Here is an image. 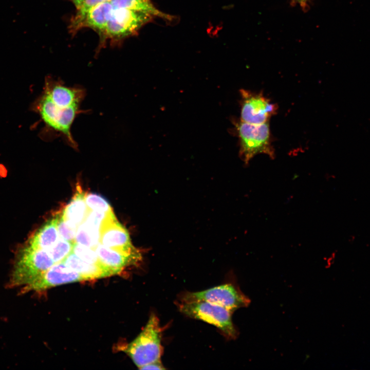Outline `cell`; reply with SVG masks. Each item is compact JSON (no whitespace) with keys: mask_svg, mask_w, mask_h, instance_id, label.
Wrapping results in <instances>:
<instances>
[{"mask_svg":"<svg viewBox=\"0 0 370 370\" xmlns=\"http://www.w3.org/2000/svg\"><path fill=\"white\" fill-rule=\"evenodd\" d=\"M31 107L39 114L45 124L43 133L46 137L53 138L60 136L67 144L77 147V144L72 137L71 128L76 117L82 113L80 106H66L54 102L42 92Z\"/></svg>","mask_w":370,"mask_h":370,"instance_id":"1","label":"cell"},{"mask_svg":"<svg viewBox=\"0 0 370 370\" xmlns=\"http://www.w3.org/2000/svg\"><path fill=\"white\" fill-rule=\"evenodd\" d=\"M152 18L150 14L142 11L113 7L104 30L99 37L98 51L108 41L111 45H119L124 39L137 33Z\"/></svg>","mask_w":370,"mask_h":370,"instance_id":"2","label":"cell"},{"mask_svg":"<svg viewBox=\"0 0 370 370\" xmlns=\"http://www.w3.org/2000/svg\"><path fill=\"white\" fill-rule=\"evenodd\" d=\"M55 263L47 250L35 248L28 245L20 250L11 276V287L32 284Z\"/></svg>","mask_w":370,"mask_h":370,"instance_id":"3","label":"cell"},{"mask_svg":"<svg viewBox=\"0 0 370 370\" xmlns=\"http://www.w3.org/2000/svg\"><path fill=\"white\" fill-rule=\"evenodd\" d=\"M161 338L159 320L152 313L143 330L127 345L125 351L139 369L160 360L163 352Z\"/></svg>","mask_w":370,"mask_h":370,"instance_id":"4","label":"cell"},{"mask_svg":"<svg viewBox=\"0 0 370 370\" xmlns=\"http://www.w3.org/2000/svg\"><path fill=\"white\" fill-rule=\"evenodd\" d=\"M239 143V156L246 164L255 155L264 154L274 159L269 122L250 124L239 121L235 123Z\"/></svg>","mask_w":370,"mask_h":370,"instance_id":"5","label":"cell"},{"mask_svg":"<svg viewBox=\"0 0 370 370\" xmlns=\"http://www.w3.org/2000/svg\"><path fill=\"white\" fill-rule=\"evenodd\" d=\"M181 312L187 316L201 320L217 327L228 338L235 339L238 335L232 320L231 310L210 302L198 301L181 302L178 304Z\"/></svg>","mask_w":370,"mask_h":370,"instance_id":"6","label":"cell"},{"mask_svg":"<svg viewBox=\"0 0 370 370\" xmlns=\"http://www.w3.org/2000/svg\"><path fill=\"white\" fill-rule=\"evenodd\" d=\"M181 302L202 301L214 303L233 312L247 307L250 300L234 285L228 283L198 292H186L181 296Z\"/></svg>","mask_w":370,"mask_h":370,"instance_id":"7","label":"cell"},{"mask_svg":"<svg viewBox=\"0 0 370 370\" xmlns=\"http://www.w3.org/2000/svg\"><path fill=\"white\" fill-rule=\"evenodd\" d=\"M240 121L260 124L268 122L275 115L278 106L261 93L241 89Z\"/></svg>","mask_w":370,"mask_h":370,"instance_id":"8","label":"cell"},{"mask_svg":"<svg viewBox=\"0 0 370 370\" xmlns=\"http://www.w3.org/2000/svg\"><path fill=\"white\" fill-rule=\"evenodd\" d=\"M100 243L128 254L140 253L132 245L127 230L117 220L113 211L107 214L101 225Z\"/></svg>","mask_w":370,"mask_h":370,"instance_id":"9","label":"cell"},{"mask_svg":"<svg viewBox=\"0 0 370 370\" xmlns=\"http://www.w3.org/2000/svg\"><path fill=\"white\" fill-rule=\"evenodd\" d=\"M84 280L79 273L62 262L55 263L32 284L22 289V291H40L55 286Z\"/></svg>","mask_w":370,"mask_h":370,"instance_id":"10","label":"cell"},{"mask_svg":"<svg viewBox=\"0 0 370 370\" xmlns=\"http://www.w3.org/2000/svg\"><path fill=\"white\" fill-rule=\"evenodd\" d=\"M53 102L67 106H80L85 96L81 87H68L61 81L51 77L45 79L43 91Z\"/></svg>","mask_w":370,"mask_h":370,"instance_id":"11","label":"cell"},{"mask_svg":"<svg viewBox=\"0 0 370 370\" xmlns=\"http://www.w3.org/2000/svg\"><path fill=\"white\" fill-rule=\"evenodd\" d=\"M95 250L102 265L110 270L114 275L119 274L125 267L136 263L141 259L140 253L128 254L105 247L100 243Z\"/></svg>","mask_w":370,"mask_h":370,"instance_id":"12","label":"cell"},{"mask_svg":"<svg viewBox=\"0 0 370 370\" xmlns=\"http://www.w3.org/2000/svg\"><path fill=\"white\" fill-rule=\"evenodd\" d=\"M86 194L81 186L79 183L77 184L75 194L62 211L64 220L76 230L84 220L89 210L85 202Z\"/></svg>","mask_w":370,"mask_h":370,"instance_id":"13","label":"cell"},{"mask_svg":"<svg viewBox=\"0 0 370 370\" xmlns=\"http://www.w3.org/2000/svg\"><path fill=\"white\" fill-rule=\"evenodd\" d=\"M113 9V6L110 1L93 7L85 15L80 24V30L84 28H90L96 32L100 37L104 30Z\"/></svg>","mask_w":370,"mask_h":370,"instance_id":"14","label":"cell"},{"mask_svg":"<svg viewBox=\"0 0 370 370\" xmlns=\"http://www.w3.org/2000/svg\"><path fill=\"white\" fill-rule=\"evenodd\" d=\"M67 266L79 273L85 280L100 279L114 275L108 269L86 262L70 253L63 261Z\"/></svg>","mask_w":370,"mask_h":370,"instance_id":"15","label":"cell"},{"mask_svg":"<svg viewBox=\"0 0 370 370\" xmlns=\"http://www.w3.org/2000/svg\"><path fill=\"white\" fill-rule=\"evenodd\" d=\"M59 238L57 217L55 215L35 232L27 244L35 248L47 250L57 242Z\"/></svg>","mask_w":370,"mask_h":370,"instance_id":"16","label":"cell"},{"mask_svg":"<svg viewBox=\"0 0 370 370\" xmlns=\"http://www.w3.org/2000/svg\"><path fill=\"white\" fill-rule=\"evenodd\" d=\"M114 8H123L142 11L153 17H158L167 21H172L173 17L164 13L154 6L151 0H110Z\"/></svg>","mask_w":370,"mask_h":370,"instance_id":"17","label":"cell"},{"mask_svg":"<svg viewBox=\"0 0 370 370\" xmlns=\"http://www.w3.org/2000/svg\"><path fill=\"white\" fill-rule=\"evenodd\" d=\"M75 242L95 249L100 243V230L83 221L77 228Z\"/></svg>","mask_w":370,"mask_h":370,"instance_id":"18","label":"cell"},{"mask_svg":"<svg viewBox=\"0 0 370 370\" xmlns=\"http://www.w3.org/2000/svg\"><path fill=\"white\" fill-rule=\"evenodd\" d=\"M110 0H85L81 7L76 10V12L71 17L69 25L70 33L73 35L80 30V24L87 12L93 7L100 3Z\"/></svg>","mask_w":370,"mask_h":370,"instance_id":"19","label":"cell"},{"mask_svg":"<svg viewBox=\"0 0 370 370\" xmlns=\"http://www.w3.org/2000/svg\"><path fill=\"white\" fill-rule=\"evenodd\" d=\"M74 243L59 237L57 242L47 251L54 263L62 262L72 252Z\"/></svg>","mask_w":370,"mask_h":370,"instance_id":"20","label":"cell"},{"mask_svg":"<svg viewBox=\"0 0 370 370\" xmlns=\"http://www.w3.org/2000/svg\"><path fill=\"white\" fill-rule=\"evenodd\" d=\"M72 252L86 262L106 268L102 265L96 251L94 249L81 245L75 242L73 245Z\"/></svg>","mask_w":370,"mask_h":370,"instance_id":"21","label":"cell"},{"mask_svg":"<svg viewBox=\"0 0 370 370\" xmlns=\"http://www.w3.org/2000/svg\"><path fill=\"white\" fill-rule=\"evenodd\" d=\"M85 202L89 210L108 213L113 211L108 202L102 197L96 194H86Z\"/></svg>","mask_w":370,"mask_h":370,"instance_id":"22","label":"cell"},{"mask_svg":"<svg viewBox=\"0 0 370 370\" xmlns=\"http://www.w3.org/2000/svg\"><path fill=\"white\" fill-rule=\"evenodd\" d=\"M57 229L59 237L64 239L75 243L77 230L70 226L63 219L62 212L56 215Z\"/></svg>","mask_w":370,"mask_h":370,"instance_id":"23","label":"cell"},{"mask_svg":"<svg viewBox=\"0 0 370 370\" xmlns=\"http://www.w3.org/2000/svg\"><path fill=\"white\" fill-rule=\"evenodd\" d=\"M313 0H290L292 6H299L302 10L306 12L310 8V4Z\"/></svg>","mask_w":370,"mask_h":370,"instance_id":"24","label":"cell"},{"mask_svg":"<svg viewBox=\"0 0 370 370\" xmlns=\"http://www.w3.org/2000/svg\"><path fill=\"white\" fill-rule=\"evenodd\" d=\"M140 369H165L161 360L156 361L148 363L139 368Z\"/></svg>","mask_w":370,"mask_h":370,"instance_id":"25","label":"cell"},{"mask_svg":"<svg viewBox=\"0 0 370 370\" xmlns=\"http://www.w3.org/2000/svg\"><path fill=\"white\" fill-rule=\"evenodd\" d=\"M75 5L76 10L79 9L85 0H70Z\"/></svg>","mask_w":370,"mask_h":370,"instance_id":"26","label":"cell"}]
</instances>
